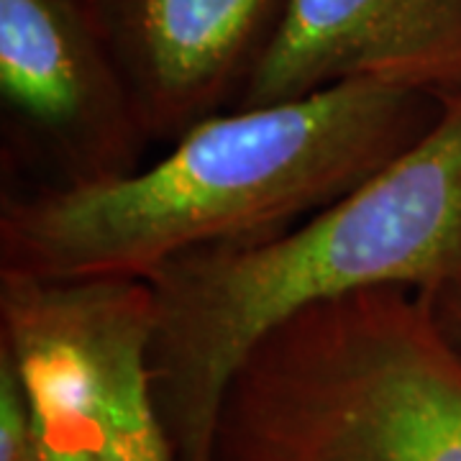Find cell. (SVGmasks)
I'll use <instances>...</instances> for the list:
<instances>
[{
    "label": "cell",
    "mask_w": 461,
    "mask_h": 461,
    "mask_svg": "<svg viewBox=\"0 0 461 461\" xmlns=\"http://www.w3.org/2000/svg\"><path fill=\"white\" fill-rule=\"evenodd\" d=\"M438 113V98L346 80L211 115L147 169L3 200L0 275L147 282L200 249L272 239L377 175Z\"/></svg>",
    "instance_id": "1"
},
{
    "label": "cell",
    "mask_w": 461,
    "mask_h": 461,
    "mask_svg": "<svg viewBox=\"0 0 461 461\" xmlns=\"http://www.w3.org/2000/svg\"><path fill=\"white\" fill-rule=\"evenodd\" d=\"M426 136L295 229L159 267L151 387L175 461H213L223 395L249 348L330 297L461 280V93Z\"/></svg>",
    "instance_id": "2"
},
{
    "label": "cell",
    "mask_w": 461,
    "mask_h": 461,
    "mask_svg": "<svg viewBox=\"0 0 461 461\" xmlns=\"http://www.w3.org/2000/svg\"><path fill=\"white\" fill-rule=\"evenodd\" d=\"M213 461H461V354L418 290L313 303L233 372Z\"/></svg>",
    "instance_id": "3"
},
{
    "label": "cell",
    "mask_w": 461,
    "mask_h": 461,
    "mask_svg": "<svg viewBox=\"0 0 461 461\" xmlns=\"http://www.w3.org/2000/svg\"><path fill=\"white\" fill-rule=\"evenodd\" d=\"M151 336L149 282L0 275V348L23 382L41 461H175Z\"/></svg>",
    "instance_id": "4"
},
{
    "label": "cell",
    "mask_w": 461,
    "mask_h": 461,
    "mask_svg": "<svg viewBox=\"0 0 461 461\" xmlns=\"http://www.w3.org/2000/svg\"><path fill=\"white\" fill-rule=\"evenodd\" d=\"M0 100L54 185L133 175L151 144L85 0H0Z\"/></svg>",
    "instance_id": "5"
},
{
    "label": "cell",
    "mask_w": 461,
    "mask_h": 461,
    "mask_svg": "<svg viewBox=\"0 0 461 461\" xmlns=\"http://www.w3.org/2000/svg\"><path fill=\"white\" fill-rule=\"evenodd\" d=\"M293 0H85L154 144L233 111Z\"/></svg>",
    "instance_id": "6"
},
{
    "label": "cell",
    "mask_w": 461,
    "mask_h": 461,
    "mask_svg": "<svg viewBox=\"0 0 461 461\" xmlns=\"http://www.w3.org/2000/svg\"><path fill=\"white\" fill-rule=\"evenodd\" d=\"M377 80L430 98L461 93V0H293L236 108Z\"/></svg>",
    "instance_id": "7"
},
{
    "label": "cell",
    "mask_w": 461,
    "mask_h": 461,
    "mask_svg": "<svg viewBox=\"0 0 461 461\" xmlns=\"http://www.w3.org/2000/svg\"><path fill=\"white\" fill-rule=\"evenodd\" d=\"M0 461H41L32 411L21 400L0 408Z\"/></svg>",
    "instance_id": "8"
},
{
    "label": "cell",
    "mask_w": 461,
    "mask_h": 461,
    "mask_svg": "<svg viewBox=\"0 0 461 461\" xmlns=\"http://www.w3.org/2000/svg\"><path fill=\"white\" fill-rule=\"evenodd\" d=\"M429 303L430 318L444 339L461 354V280H451L420 293Z\"/></svg>",
    "instance_id": "9"
}]
</instances>
